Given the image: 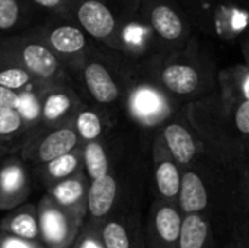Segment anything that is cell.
<instances>
[{
	"label": "cell",
	"mask_w": 249,
	"mask_h": 248,
	"mask_svg": "<svg viewBox=\"0 0 249 248\" xmlns=\"http://www.w3.org/2000/svg\"><path fill=\"white\" fill-rule=\"evenodd\" d=\"M187 113L206 159L239 174L249 165V146L236 132L219 92L190 101Z\"/></svg>",
	"instance_id": "obj_1"
},
{
	"label": "cell",
	"mask_w": 249,
	"mask_h": 248,
	"mask_svg": "<svg viewBox=\"0 0 249 248\" xmlns=\"http://www.w3.org/2000/svg\"><path fill=\"white\" fill-rule=\"evenodd\" d=\"M144 76L175 99L194 101L216 92L219 86L214 64L200 53L194 39L181 51L155 54L146 63Z\"/></svg>",
	"instance_id": "obj_2"
},
{
	"label": "cell",
	"mask_w": 249,
	"mask_h": 248,
	"mask_svg": "<svg viewBox=\"0 0 249 248\" xmlns=\"http://www.w3.org/2000/svg\"><path fill=\"white\" fill-rule=\"evenodd\" d=\"M198 161L182 168L181 189L177 200L181 212L184 215L201 213L212 219L214 212L223 209L228 215L235 186L223 190L222 184L214 180L212 171L203 168Z\"/></svg>",
	"instance_id": "obj_3"
},
{
	"label": "cell",
	"mask_w": 249,
	"mask_h": 248,
	"mask_svg": "<svg viewBox=\"0 0 249 248\" xmlns=\"http://www.w3.org/2000/svg\"><path fill=\"white\" fill-rule=\"evenodd\" d=\"M0 57L34 75L41 82L67 79V70L35 31L0 38Z\"/></svg>",
	"instance_id": "obj_4"
},
{
	"label": "cell",
	"mask_w": 249,
	"mask_h": 248,
	"mask_svg": "<svg viewBox=\"0 0 249 248\" xmlns=\"http://www.w3.org/2000/svg\"><path fill=\"white\" fill-rule=\"evenodd\" d=\"M140 15L159 47L158 54L181 51L193 39L191 26L174 0H143Z\"/></svg>",
	"instance_id": "obj_5"
},
{
	"label": "cell",
	"mask_w": 249,
	"mask_h": 248,
	"mask_svg": "<svg viewBox=\"0 0 249 248\" xmlns=\"http://www.w3.org/2000/svg\"><path fill=\"white\" fill-rule=\"evenodd\" d=\"M123 104L130 118L144 129H159L178 110L175 98L146 76L127 85Z\"/></svg>",
	"instance_id": "obj_6"
},
{
	"label": "cell",
	"mask_w": 249,
	"mask_h": 248,
	"mask_svg": "<svg viewBox=\"0 0 249 248\" xmlns=\"http://www.w3.org/2000/svg\"><path fill=\"white\" fill-rule=\"evenodd\" d=\"M36 35L63 63L67 72H77L85 58L95 50L92 38L71 19H54L35 29Z\"/></svg>",
	"instance_id": "obj_7"
},
{
	"label": "cell",
	"mask_w": 249,
	"mask_h": 248,
	"mask_svg": "<svg viewBox=\"0 0 249 248\" xmlns=\"http://www.w3.org/2000/svg\"><path fill=\"white\" fill-rule=\"evenodd\" d=\"M76 73L80 76L85 91L98 107L105 110L124 101L127 85H123L118 73L96 50L85 58Z\"/></svg>",
	"instance_id": "obj_8"
},
{
	"label": "cell",
	"mask_w": 249,
	"mask_h": 248,
	"mask_svg": "<svg viewBox=\"0 0 249 248\" xmlns=\"http://www.w3.org/2000/svg\"><path fill=\"white\" fill-rule=\"evenodd\" d=\"M71 120L57 126H39L28 134L20 146V158L32 165L48 162L80 146Z\"/></svg>",
	"instance_id": "obj_9"
},
{
	"label": "cell",
	"mask_w": 249,
	"mask_h": 248,
	"mask_svg": "<svg viewBox=\"0 0 249 248\" xmlns=\"http://www.w3.org/2000/svg\"><path fill=\"white\" fill-rule=\"evenodd\" d=\"M39 241L45 248H71L83 224V216L57 205L47 193L36 203Z\"/></svg>",
	"instance_id": "obj_10"
},
{
	"label": "cell",
	"mask_w": 249,
	"mask_h": 248,
	"mask_svg": "<svg viewBox=\"0 0 249 248\" xmlns=\"http://www.w3.org/2000/svg\"><path fill=\"white\" fill-rule=\"evenodd\" d=\"M69 16L93 41L118 51L121 20L104 0H73Z\"/></svg>",
	"instance_id": "obj_11"
},
{
	"label": "cell",
	"mask_w": 249,
	"mask_h": 248,
	"mask_svg": "<svg viewBox=\"0 0 249 248\" xmlns=\"http://www.w3.org/2000/svg\"><path fill=\"white\" fill-rule=\"evenodd\" d=\"M182 221L184 213L177 202L156 197L143 225L146 248H178Z\"/></svg>",
	"instance_id": "obj_12"
},
{
	"label": "cell",
	"mask_w": 249,
	"mask_h": 248,
	"mask_svg": "<svg viewBox=\"0 0 249 248\" xmlns=\"http://www.w3.org/2000/svg\"><path fill=\"white\" fill-rule=\"evenodd\" d=\"M168 151L181 168L193 165L203 156L198 139L188 118L187 107L178 108L159 129Z\"/></svg>",
	"instance_id": "obj_13"
},
{
	"label": "cell",
	"mask_w": 249,
	"mask_h": 248,
	"mask_svg": "<svg viewBox=\"0 0 249 248\" xmlns=\"http://www.w3.org/2000/svg\"><path fill=\"white\" fill-rule=\"evenodd\" d=\"M41 102V126H57L70 121L83 102L70 86L69 79L42 82L38 89Z\"/></svg>",
	"instance_id": "obj_14"
},
{
	"label": "cell",
	"mask_w": 249,
	"mask_h": 248,
	"mask_svg": "<svg viewBox=\"0 0 249 248\" xmlns=\"http://www.w3.org/2000/svg\"><path fill=\"white\" fill-rule=\"evenodd\" d=\"M98 224L105 248H146L142 218L136 209H118Z\"/></svg>",
	"instance_id": "obj_15"
},
{
	"label": "cell",
	"mask_w": 249,
	"mask_h": 248,
	"mask_svg": "<svg viewBox=\"0 0 249 248\" xmlns=\"http://www.w3.org/2000/svg\"><path fill=\"white\" fill-rule=\"evenodd\" d=\"M152 162L156 197L168 202H177L181 189L182 168L168 151L159 132H156L152 142Z\"/></svg>",
	"instance_id": "obj_16"
},
{
	"label": "cell",
	"mask_w": 249,
	"mask_h": 248,
	"mask_svg": "<svg viewBox=\"0 0 249 248\" xmlns=\"http://www.w3.org/2000/svg\"><path fill=\"white\" fill-rule=\"evenodd\" d=\"M31 177L20 156H7L0 162V210L23 205L31 194Z\"/></svg>",
	"instance_id": "obj_17"
},
{
	"label": "cell",
	"mask_w": 249,
	"mask_h": 248,
	"mask_svg": "<svg viewBox=\"0 0 249 248\" xmlns=\"http://www.w3.org/2000/svg\"><path fill=\"white\" fill-rule=\"evenodd\" d=\"M121 196H123V186L118 178L115 170L109 171L108 174L95 178L89 184L88 193V215L86 218L90 221H102L121 206Z\"/></svg>",
	"instance_id": "obj_18"
},
{
	"label": "cell",
	"mask_w": 249,
	"mask_h": 248,
	"mask_svg": "<svg viewBox=\"0 0 249 248\" xmlns=\"http://www.w3.org/2000/svg\"><path fill=\"white\" fill-rule=\"evenodd\" d=\"M90 180L85 170L47 187V194L61 208L83 218L88 215V193Z\"/></svg>",
	"instance_id": "obj_19"
},
{
	"label": "cell",
	"mask_w": 249,
	"mask_h": 248,
	"mask_svg": "<svg viewBox=\"0 0 249 248\" xmlns=\"http://www.w3.org/2000/svg\"><path fill=\"white\" fill-rule=\"evenodd\" d=\"M228 219L231 237L242 248H249V165L238 174Z\"/></svg>",
	"instance_id": "obj_20"
},
{
	"label": "cell",
	"mask_w": 249,
	"mask_h": 248,
	"mask_svg": "<svg viewBox=\"0 0 249 248\" xmlns=\"http://www.w3.org/2000/svg\"><path fill=\"white\" fill-rule=\"evenodd\" d=\"M73 127L80 143L104 139L111 129V120L108 113L98 107L82 102L71 118Z\"/></svg>",
	"instance_id": "obj_21"
},
{
	"label": "cell",
	"mask_w": 249,
	"mask_h": 248,
	"mask_svg": "<svg viewBox=\"0 0 249 248\" xmlns=\"http://www.w3.org/2000/svg\"><path fill=\"white\" fill-rule=\"evenodd\" d=\"M0 229L25 240L39 241L36 205L25 202L23 205L7 210V213L0 221Z\"/></svg>",
	"instance_id": "obj_22"
},
{
	"label": "cell",
	"mask_w": 249,
	"mask_h": 248,
	"mask_svg": "<svg viewBox=\"0 0 249 248\" xmlns=\"http://www.w3.org/2000/svg\"><path fill=\"white\" fill-rule=\"evenodd\" d=\"M83 170V158H82V145L74 148L73 151L63 153L48 162L35 165V172L39 181L47 187L58 183L77 171Z\"/></svg>",
	"instance_id": "obj_23"
},
{
	"label": "cell",
	"mask_w": 249,
	"mask_h": 248,
	"mask_svg": "<svg viewBox=\"0 0 249 248\" xmlns=\"http://www.w3.org/2000/svg\"><path fill=\"white\" fill-rule=\"evenodd\" d=\"M178 248H216L212 219L201 213L184 215Z\"/></svg>",
	"instance_id": "obj_24"
},
{
	"label": "cell",
	"mask_w": 249,
	"mask_h": 248,
	"mask_svg": "<svg viewBox=\"0 0 249 248\" xmlns=\"http://www.w3.org/2000/svg\"><path fill=\"white\" fill-rule=\"evenodd\" d=\"M82 158H83V170L90 181L114 170L109 149L105 143V137L99 140L82 143Z\"/></svg>",
	"instance_id": "obj_25"
},
{
	"label": "cell",
	"mask_w": 249,
	"mask_h": 248,
	"mask_svg": "<svg viewBox=\"0 0 249 248\" xmlns=\"http://www.w3.org/2000/svg\"><path fill=\"white\" fill-rule=\"evenodd\" d=\"M31 129L22 114L13 107L0 108V146H9L15 142H25ZM20 149V148H19Z\"/></svg>",
	"instance_id": "obj_26"
},
{
	"label": "cell",
	"mask_w": 249,
	"mask_h": 248,
	"mask_svg": "<svg viewBox=\"0 0 249 248\" xmlns=\"http://www.w3.org/2000/svg\"><path fill=\"white\" fill-rule=\"evenodd\" d=\"M38 83H41V80L28 70L0 57V86L15 92H22L35 88Z\"/></svg>",
	"instance_id": "obj_27"
},
{
	"label": "cell",
	"mask_w": 249,
	"mask_h": 248,
	"mask_svg": "<svg viewBox=\"0 0 249 248\" xmlns=\"http://www.w3.org/2000/svg\"><path fill=\"white\" fill-rule=\"evenodd\" d=\"M26 1L29 0H0V32H10L28 19Z\"/></svg>",
	"instance_id": "obj_28"
},
{
	"label": "cell",
	"mask_w": 249,
	"mask_h": 248,
	"mask_svg": "<svg viewBox=\"0 0 249 248\" xmlns=\"http://www.w3.org/2000/svg\"><path fill=\"white\" fill-rule=\"evenodd\" d=\"M223 105L229 111L236 132L245 139V142L249 146V99H239L231 105H226V104Z\"/></svg>",
	"instance_id": "obj_29"
},
{
	"label": "cell",
	"mask_w": 249,
	"mask_h": 248,
	"mask_svg": "<svg viewBox=\"0 0 249 248\" xmlns=\"http://www.w3.org/2000/svg\"><path fill=\"white\" fill-rule=\"evenodd\" d=\"M71 248H105L99 234V224L86 218Z\"/></svg>",
	"instance_id": "obj_30"
},
{
	"label": "cell",
	"mask_w": 249,
	"mask_h": 248,
	"mask_svg": "<svg viewBox=\"0 0 249 248\" xmlns=\"http://www.w3.org/2000/svg\"><path fill=\"white\" fill-rule=\"evenodd\" d=\"M29 3L38 9L55 13L58 16L69 18V12H70L73 0H29Z\"/></svg>",
	"instance_id": "obj_31"
},
{
	"label": "cell",
	"mask_w": 249,
	"mask_h": 248,
	"mask_svg": "<svg viewBox=\"0 0 249 248\" xmlns=\"http://www.w3.org/2000/svg\"><path fill=\"white\" fill-rule=\"evenodd\" d=\"M0 248H45L39 241L25 240L0 229Z\"/></svg>",
	"instance_id": "obj_32"
},
{
	"label": "cell",
	"mask_w": 249,
	"mask_h": 248,
	"mask_svg": "<svg viewBox=\"0 0 249 248\" xmlns=\"http://www.w3.org/2000/svg\"><path fill=\"white\" fill-rule=\"evenodd\" d=\"M19 101V92L6 89L3 86H0V108L1 107H13L16 108Z\"/></svg>",
	"instance_id": "obj_33"
},
{
	"label": "cell",
	"mask_w": 249,
	"mask_h": 248,
	"mask_svg": "<svg viewBox=\"0 0 249 248\" xmlns=\"http://www.w3.org/2000/svg\"><path fill=\"white\" fill-rule=\"evenodd\" d=\"M242 54H244V58H245V64L249 67V38H247L242 42Z\"/></svg>",
	"instance_id": "obj_34"
},
{
	"label": "cell",
	"mask_w": 249,
	"mask_h": 248,
	"mask_svg": "<svg viewBox=\"0 0 249 248\" xmlns=\"http://www.w3.org/2000/svg\"><path fill=\"white\" fill-rule=\"evenodd\" d=\"M223 248H242V247H241V246H239V244H238L232 237H229V240L225 243V247Z\"/></svg>",
	"instance_id": "obj_35"
},
{
	"label": "cell",
	"mask_w": 249,
	"mask_h": 248,
	"mask_svg": "<svg viewBox=\"0 0 249 248\" xmlns=\"http://www.w3.org/2000/svg\"><path fill=\"white\" fill-rule=\"evenodd\" d=\"M248 38H249V34H248Z\"/></svg>",
	"instance_id": "obj_36"
}]
</instances>
